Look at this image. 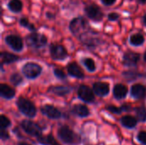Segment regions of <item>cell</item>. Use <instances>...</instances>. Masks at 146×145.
Segmentation results:
<instances>
[{"label": "cell", "instance_id": "cell-1", "mask_svg": "<svg viewBox=\"0 0 146 145\" xmlns=\"http://www.w3.org/2000/svg\"><path fill=\"white\" fill-rule=\"evenodd\" d=\"M58 138L67 144H76L80 143V137L75 134L68 126H61L58 130Z\"/></svg>", "mask_w": 146, "mask_h": 145}, {"label": "cell", "instance_id": "cell-2", "mask_svg": "<svg viewBox=\"0 0 146 145\" xmlns=\"http://www.w3.org/2000/svg\"><path fill=\"white\" fill-rule=\"evenodd\" d=\"M17 107L21 114H23L24 115L29 118H33L36 115L37 113L36 107L28 99H26L24 97H20L17 100Z\"/></svg>", "mask_w": 146, "mask_h": 145}, {"label": "cell", "instance_id": "cell-3", "mask_svg": "<svg viewBox=\"0 0 146 145\" xmlns=\"http://www.w3.org/2000/svg\"><path fill=\"white\" fill-rule=\"evenodd\" d=\"M27 44L29 47L33 49H40L46 45L47 38L40 33H31L27 37Z\"/></svg>", "mask_w": 146, "mask_h": 145}, {"label": "cell", "instance_id": "cell-4", "mask_svg": "<svg viewBox=\"0 0 146 145\" xmlns=\"http://www.w3.org/2000/svg\"><path fill=\"white\" fill-rule=\"evenodd\" d=\"M42 72L40 65L35 62H27L22 67V73L29 79L38 78Z\"/></svg>", "mask_w": 146, "mask_h": 145}, {"label": "cell", "instance_id": "cell-5", "mask_svg": "<svg viewBox=\"0 0 146 145\" xmlns=\"http://www.w3.org/2000/svg\"><path fill=\"white\" fill-rule=\"evenodd\" d=\"M21 126L24 130V132L30 136L37 137V138H39L40 136H42L41 127L38 124L31 121H27V120L23 121L21 123Z\"/></svg>", "mask_w": 146, "mask_h": 145}, {"label": "cell", "instance_id": "cell-6", "mask_svg": "<svg viewBox=\"0 0 146 145\" xmlns=\"http://www.w3.org/2000/svg\"><path fill=\"white\" fill-rule=\"evenodd\" d=\"M95 32H86L83 34H80V40L81 42L87 47V48H95L101 44V40L99 38L96 36Z\"/></svg>", "mask_w": 146, "mask_h": 145}, {"label": "cell", "instance_id": "cell-7", "mask_svg": "<svg viewBox=\"0 0 146 145\" xmlns=\"http://www.w3.org/2000/svg\"><path fill=\"white\" fill-rule=\"evenodd\" d=\"M86 26L87 22L83 17H76L70 21L68 28L73 35L77 36L80 33L82 30H84L86 27Z\"/></svg>", "mask_w": 146, "mask_h": 145}, {"label": "cell", "instance_id": "cell-8", "mask_svg": "<svg viewBox=\"0 0 146 145\" xmlns=\"http://www.w3.org/2000/svg\"><path fill=\"white\" fill-rule=\"evenodd\" d=\"M85 12L86 15L94 21H100L104 18V13L102 12L101 9L95 4L86 6L85 8Z\"/></svg>", "mask_w": 146, "mask_h": 145}, {"label": "cell", "instance_id": "cell-9", "mask_svg": "<svg viewBox=\"0 0 146 145\" xmlns=\"http://www.w3.org/2000/svg\"><path fill=\"white\" fill-rule=\"evenodd\" d=\"M50 56L54 60L62 61L68 57V51L61 44H52L50 46Z\"/></svg>", "mask_w": 146, "mask_h": 145}, {"label": "cell", "instance_id": "cell-10", "mask_svg": "<svg viewBox=\"0 0 146 145\" xmlns=\"http://www.w3.org/2000/svg\"><path fill=\"white\" fill-rule=\"evenodd\" d=\"M5 43L15 51H21L23 49V41L17 35L10 34L6 36Z\"/></svg>", "mask_w": 146, "mask_h": 145}, {"label": "cell", "instance_id": "cell-11", "mask_svg": "<svg viewBox=\"0 0 146 145\" xmlns=\"http://www.w3.org/2000/svg\"><path fill=\"white\" fill-rule=\"evenodd\" d=\"M79 97L86 103H92L94 101V91L87 85H82L78 89Z\"/></svg>", "mask_w": 146, "mask_h": 145}, {"label": "cell", "instance_id": "cell-12", "mask_svg": "<svg viewBox=\"0 0 146 145\" xmlns=\"http://www.w3.org/2000/svg\"><path fill=\"white\" fill-rule=\"evenodd\" d=\"M140 55L133 51H127L123 56V64L126 67H135L139 62Z\"/></svg>", "mask_w": 146, "mask_h": 145}, {"label": "cell", "instance_id": "cell-13", "mask_svg": "<svg viewBox=\"0 0 146 145\" xmlns=\"http://www.w3.org/2000/svg\"><path fill=\"white\" fill-rule=\"evenodd\" d=\"M41 113L50 119H59L62 116V113L52 105H44L41 108Z\"/></svg>", "mask_w": 146, "mask_h": 145}, {"label": "cell", "instance_id": "cell-14", "mask_svg": "<svg viewBox=\"0 0 146 145\" xmlns=\"http://www.w3.org/2000/svg\"><path fill=\"white\" fill-rule=\"evenodd\" d=\"M67 70L68 73L70 76L77 78V79H83L84 78V73L80 67L74 62L69 63L67 66Z\"/></svg>", "mask_w": 146, "mask_h": 145}, {"label": "cell", "instance_id": "cell-15", "mask_svg": "<svg viewBox=\"0 0 146 145\" xmlns=\"http://www.w3.org/2000/svg\"><path fill=\"white\" fill-rule=\"evenodd\" d=\"M93 91L99 97H105L110 92V85L104 82H97L93 84Z\"/></svg>", "mask_w": 146, "mask_h": 145}, {"label": "cell", "instance_id": "cell-16", "mask_svg": "<svg viewBox=\"0 0 146 145\" xmlns=\"http://www.w3.org/2000/svg\"><path fill=\"white\" fill-rule=\"evenodd\" d=\"M131 95L135 99H142L146 96V88L141 84H135L131 87Z\"/></svg>", "mask_w": 146, "mask_h": 145}, {"label": "cell", "instance_id": "cell-17", "mask_svg": "<svg viewBox=\"0 0 146 145\" xmlns=\"http://www.w3.org/2000/svg\"><path fill=\"white\" fill-rule=\"evenodd\" d=\"M127 87L122 84H117L114 86V90H113V94H114V97L118 99V100H121V99H123L126 97V96L127 95Z\"/></svg>", "mask_w": 146, "mask_h": 145}, {"label": "cell", "instance_id": "cell-18", "mask_svg": "<svg viewBox=\"0 0 146 145\" xmlns=\"http://www.w3.org/2000/svg\"><path fill=\"white\" fill-rule=\"evenodd\" d=\"M0 95L5 99H11L15 95V91L6 84L0 85Z\"/></svg>", "mask_w": 146, "mask_h": 145}, {"label": "cell", "instance_id": "cell-19", "mask_svg": "<svg viewBox=\"0 0 146 145\" xmlns=\"http://www.w3.org/2000/svg\"><path fill=\"white\" fill-rule=\"evenodd\" d=\"M73 113L79 117H86L90 115V111L86 105L76 104L73 107Z\"/></svg>", "mask_w": 146, "mask_h": 145}, {"label": "cell", "instance_id": "cell-20", "mask_svg": "<svg viewBox=\"0 0 146 145\" xmlns=\"http://www.w3.org/2000/svg\"><path fill=\"white\" fill-rule=\"evenodd\" d=\"M2 64H10L19 60V56L9 52H2L0 55Z\"/></svg>", "mask_w": 146, "mask_h": 145}, {"label": "cell", "instance_id": "cell-21", "mask_svg": "<svg viewBox=\"0 0 146 145\" xmlns=\"http://www.w3.org/2000/svg\"><path fill=\"white\" fill-rule=\"evenodd\" d=\"M121 125L126 127V128H129V129H132V128H134L137 125V119L131 116V115H126V116H123L121 120Z\"/></svg>", "mask_w": 146, "mask_h": 145}, {"label": "cell", "instance_id": "cell-22", "mask_svg": "<svg viewBox=\"0 0 146 145\" xmlns=\"http://www.w3.org/2000/svg\"><path fill=\"white\" fill-rule=\"evenodd\" d=\"M8 8L14 13H20L22 10L23 3L21 0H10L8 3Z\"/></svg>", "mask_w": 146, "mask_h": 145}, {"label": "cell", "instance_id": "cell-23", "mask_svg": "<svg viewBox=\"0 0 146 145\" xmlns=\"http://www.w3.org/2000/svg\"><path fill=\"white\" fill-rule=\"evenodd\" d=\"M49 92L62 97V96H66L67 94H68L70 92V90L68 87H66V86H53L49 89Z\"/></svg>", "mask_w": 146, "mask_h": 145}, {"label": "cell", "instance_id": "cell-24", "mask_svg": "<svg viewBox=\"0 0 146 145\" xmlns=\"http://www.w3.org/2000/svg\"><path fill=\"white\" fill-rule=\"evenodd\" d=\"M129 43L133 46H140L145 43V37L140 33L133 34L129 38Z\"/></svg>", "mask_w": 146, "mask_h": 145}, {"label": "cell", "instance_id": "cell-25", "mask_svg": "<svg viewBox=\"0 0 146 145\" xmlns=\"http://www.w3.org/2000/svg\"><path fill=\"white\" fill-rule=\"evenodd\" d=\"M38 142L39 144L43 145H60L51 135L45 136V137L40 136L38 138Z\"/></svg>", "mask_w": 146, "mask_h": 145}, {"label": "cell", "instance_id": "cell-26", "mask_svg": "<svg viewBox=\"0 0 146 145\" xmlns=\"http://www.w3.org/2000/svg\"><path fill=\"white\" fill-rule=\"evenodd\" d=\"M83 64L85 65V67L86 68V69L90 72H94L96 70V64L93 59L86 57L83 59Z\"/></svg>", "mask_w": 146, "mask_h": 145}, {"label": "cell", "instance_id": "cell-27", "mask_svg": "<svg viewBox=\"0 0 146 145\" xmlns=\"http://www.w3.org/2000/svg\"><path fill=\"white\" fill-rule=\"evenodd\" d=\"M135 111H136V116L138 121L141 122L146 121V109L145 107H138L135 109Z\"/></svg>", "mask_w": 146, "mask_h": 145}, {"label": "cell", "instance_id": "cell-28", "mask_svg": "<svg viewBox=\"0 0 146 145\" xmlns=\"http://www.w3.org/2000/svg\"><path fill=\"white\" fill-rule=\"evenodd\" d=\"M9 79H10V82H11L14 85H15V86L21 85V84L22 83V81H23L22 76H21L20 73H12Z\"/></svg>", "mask_w": 146, "mask_h": 145}, {"label": "cell", "instance_id": "cell-29", "mask_svg": "<svg viewBox=\"0 0 146 145\" xmlns=\"http://www.w3.org/2000/svg\"><path fill=\"white\" fill-rule=\"evenodd\" d=\"M19 23H20V25H21V26L26 27V28L29 29L30 31L34 32V31L36 30V28H35L34 25L31 24V23H30V21H28V19H27V18H21V19H20V21H19Z\"/></svg>", "mask_w": 146, "mask_h": 145}, {"label": "cell", "instance_id": "cell-30", "mask_svg": "<svg viewBox=\"0 0 146 145\" xmlns=\"http://www.w3.org/2000/svg\"><path fill=\"white\" fill-rule=\"evenodd\" d=\"M11 125V122L9 118H7L5 115H1L0 117V126L2 129H5L9 127Z\"/></svg>", "mask_w": 146, "mask_h": 145}, {"label": "cell", "instance_id": "cell-31", "mask_svg": "<svg viewBox=\"0 0 146 145\" xmlns=\"http://www.w3.org/2000/svg\"><path fill=\"white\" fill-rule=\"evenodd\" d=\"M54 74L56 78L60 79H66V74L65 73L61 70V69H58V68H56L54 69Z\"/></svg>", "mask_w": 146, "mask_h": 145}, {"label": "cell", "instance_id": "cell-32", "mask_svg": "<svg viewBox=\"0 0 146 145\" xmlns=\"http://www.w3.org/2000/svg\"><path fill=\"white\" fill-rule=\"evenodd\" d=\"M137 138L139 143H141L142 144L146 145V132H140L138 134Z\"/></svg>", "mask_w": 146, "mask_h": 145}, {"label": "cell", "instance_id": "cell-33", "mask_svg": "<svg viewBox=\"0 0 146 145\" xmlns=\"http://www.w3.org/2000/svg\"><path fill=\"white\" fill-rule=\"evenodd\" d=\"M107 109L114 114H121V111H122V108H118V107H115V106H113V105H110V106H108L107 107Z\"/></svg>", "mask_w": 146, "mask_h": 145}, {"label": "cell", "instance_id": "cell-34", "mask_svg": "<svg viewBox=\"0 0 146 145\" xmlns=\"http://www.w3.org/2000/svg\"><path fill=\"white\" fill-rule=\"evenodd\" d=\"M119 17H120V15L118 13H115V12H112V13H110L108 15V19L110 21H115L119 19Z\"/></svg>", "mask_w": 146, "mask_h": 145}, {"label": "cell", "instance_id": "cell-35", "mask_svg": "<svg viewBox=\"0 0 146 145\" xmlns=\"http://www.w3.org/2000/svg\"><path fill=\"white\" fill-rule=\"evenodd\" d=\"M0 136H1V138H2L3 140H5V139H7V138H9V133H8L6 131H4V129H2V130H1V132H0Z\"/></svg>", "mask_w": 146, "mask_h": 145}, {"label": "cell", "instance_id": "cell-36", "mask_svg": "<svg viewBox=\"0 0 146 145\" xmlns=\"http://www.w3.org/2000/svg\"><path fill=\"white\" fill-rule=\"evenodd\" d=\"M101 2L106 6H110V5H113L116 2V0H101Z\"/></svg>", "mask_w": 146, "mask_h": 145}, {"label": "cell", "instance_id": "cell-37", "mask_svg": "<svg viewBox=\"0 0 146 145\" xmlns=\"http://www.w3.org/2000/svg\"><path fill=\"white\" fill-rule=\"evenodd\" d=\"M143 23H144V25L146 26V15H145L144 17H143Z\"/></svg>", "mask_w": 146, "mask_h": 145}, {"label": "cell", "instance_id": "cell-38", "mask_svg": "<svg viewBox=\"0 0 146 145\" xmlns=\"http://www.w3.org/2000/svg\"><path fill=\"white\" fill-rule=\"evenodd\" d=\"M18 145H30L28 144H26V143H20Z\"/></svg>", "mask_w": 146, "mask_h": 145}, {"label": "cell", "instance_id": "cell-39", "mask_svg": "<svg viewBox=\"0 0 146 145\" xmlns=\"http://www.w3.org/2000/svg\"><path fill=\"white\" fill-rule=\"evenodd\" d=\"M144 60H145V62H146V51L145 53V55H144Z\"/></svg>", "mask_w": 146, "mask_h": 145}]
</instances>
